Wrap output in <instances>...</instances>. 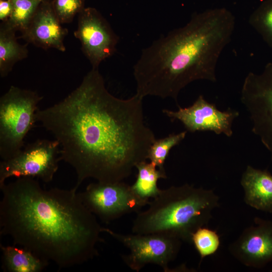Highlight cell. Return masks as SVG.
<instances>
[{
    "label": "cell",
    "mask_w": 272,
    "mask_h": 272,
    "mask_svg": "<svg viewBox=\"0 0 272 272\" xmlns=\"http://www.w3.org/2000/svg\"><path fill=\"white\" fill-rule=\"evenodd\" d=\"M136 181L131 186L135 193L142 199L150 202L159 193L161 189L157 186V181L161 178H167L165 170H161L151 163L144 161L138 163Z\"/></svg>",
    "instance_id": "obj_17"
},
{
    "label": "cell",
    "mask_w": 272,
    "mask_h": 272,
    "mask_svg": "<svg viewBox=\"0 0 272 272\" xmlns=\"http://www.w3.org/2000/svg\"><path fill=\"white\" fill-rule=\"evenodd\" d=\"M240 183L246 205L256 210L272 213V175L267 169L262 170L248 165Z\"/></svg>",
    "instance_id": "obj_14"
},
{
    "label": "cell",
    "mask_w": 272,
    "mask_h": 272,
    "mask_svg": "<svg viewBox=\"0 0 272 272\" xmlns=\"http://www.w3.org/2000/svg\"><path fill=\"white\" fill-rule=\"evenodd\" d=\"M56 16L51 2L44 0L39 5L27 29L21 37L37 47L65 51L64 39L67 30Z\"/></svg>",
    "instance_id": "obj_13"
},
{
    "label": "cell",
    "mask_w": 272,
    "mask_h": 272,
    "mask_svg": "<svg viewBox=\"0 0 272 272\" xmlns=\"http://www.w3.org/2000/svg\"><path fill=\"white\" fill-rule=\"evenodd\" d=\"M74 36L79 40L82 51L92 68L115 52L118 36L107 20L96 9L85 8L79 14L78 27Z\"/></svg>",
    "instance_id": "obj_10"
},
{
    "label": "cell",
    "mask_w": 272,
    "mask_h": 272,
    "mask_svg": "<svg viewBox=\"0 0 272 272\" xmlns=\"http://www.w3.org/2000/svg\"><path fill=\"white\" fill-rule=\"evenodd\" d=\"M143 99L137 93L127 99L114 96L92 68L64 99L37 110V121L53 135L61 160L76 171L75 191L88 178L123 181L148 159L156 139L144 122Z\"/></svg>",
    "instance_id": "obj_1"
},
{
    "label": "cell",
    "mask_w": 272,
    "mask_h": 272,
    "mask_svg": "<svg viewBox=\"0 0 272 272\" xmlns=\"http://www.w3.org/2000/svg\"><path fill=\"white\" fill-rule=\"evenodd\" d=\"M61 160L60 146L56 140H37L28 144L16 156L0 162V187L9 178L36 177L51 182Z\"/></svg>",
    "instance_id": "obj_8"
},
{
    "label": "cell",
    "mask_w": 272,
    "mask_h": 272,
    "mask_svg": "<svg viewBox=\"0 0 272 272\" xmlns=\"http://www.w3.org/2000/svg\"><path fill=\"white\" fill-rule=\"evenodd\" d=\"M243 265L261 268L272 261V221L255 217L228 247Z\"/></svg>",
    "instance_id": "obj_12"
},
{
    "label": "cell",
    "mask_w": 272,
    "mask_h": 272,
    "mask_svg": "<svg viewBox=\"0 0 272 272\" xmlns=\"http://www.w3.org/2000/svg\"><path fill=\"white\" fill-rule=\"evenodd\" d=\"M148 205L133 221L132 233L165 234L192 243V234L208 225L219 206V197L212 189L186 183L161 189Z\"/></svg>",
    "instance_id": "obj_4"
},
{
    "label": "cell",
    "mask_w": 272,
    "mask_h": 272,
    "mask_svg": "<svg viewBox=\"0 0 272 272\" xmlns=\"http://www.w3.org/2000/svg\"><path fill=\"white\" fill-rule=\"evenodd\" d=\"M240 100L249 114L252 131L259 137L272 159V62L260 74H248Z\"/></svg>",
    "instance_id": "obj_9"
},
{
    "label": "cell",
    "mask_w": 272,
    "mask_h": 272,
    "mask_svg": "<svg viewBox=\"0 0 272 272\" xmlns=\"http://www.w3.org/2000/svg\"><path fill=\"white\" fill-rule=\"evenodd\" d=\"M191 242L198 253L200 259L213 255L220 245V237L216 231L203 226L192 234Z\"/></svg>",
    "instance_id": "obj_21"
},
{
    "label": "cell",
    "mask_w": 272,
    "mask_h": 272,
    "mask_svg": "<svg viewBox=\"0 0 272 272\" xmlns=\"http://www.w3.org/2000/svg\"><path fill=\"white\" fill-rule=\"evenodd\" d=\"M43 1L11 0L12 13L9 20L4 23L16 31L24 32Z\"/></svg>",
    "instance_id": "obj_18"
},
{
    "label": "cell",
    "mask_w": 272,
    "mask_h": 272,
    "mask_svg": "<svg viewBox=\"0 0 272 272\" xmlns=\"http://www.w3.org/2000/svg\"><path fill=\"white\" fill-rule=\"evenodd\" d=\"M235 19L227 9L193 14L184 26L162 36L142 50L133 66L137 94L173 98L197 80L216 82L218 61L230 42Z\"/></svg>",
    "instance_id": "obj_3"
},
{
    "label": "cell",
    "mask_w": 272,
    "mask_h": 272,
    "mask_svg": "<svg viewBox=\"0 0 272 272\" xmlns=\"http://www.w3.org/2000/svg\"><path fill=\"white\" fill-rule=\"evenodd\" d=\"M0 235L59 268L83 264L98 254L101 228L73 188L45 189L21 177L0 187Z\"/></svg>",
    "instance_id": "obj_2"
},
{
    "label": "cell",
    "mask_w": 272,
    "mask_h": 272,
    "mask_svg": "<svg viewBox=\"0 0 272 272\" xmlns=\"http://www.w3.org/2000/svg\"><path fill=\"white\" fill-rule=\"evenodd\" d=\"M78 194L87 209L106 223L126 214L138 213L150 202L138 196L131 186L123 181L91 183Z\"/></svg>",
    "instance_id": "obj_7"
},
{
    "label": "cell",
    "mask_w": 272,
    "mask_h": 272,
    "mask_svg": "<svg viewBox=\"0 0 272 272\" xmlns=\"http://www.w3.org/2000/svg\"><path fill=\"white\" fill-rule=\"evenodd\" d=\"M43 97L37 92L11 86L0 98V156L10 159L24 146V139L34 127L38 105Z\"/></svg>",
    "instance_id": "obj_5"
},
{
    "label": "cell",
    "mask_w": 272,
    "mask_h": 272,
    "mask_svg": "<svg viewBox=\"0 0 272 272\" xmlns=\"http://www.w3.org/2000/svg\"><path fill=\"white\" fill-rule=\"evenodd\" d=\"M16 31L4 23L0 27V75L3 78L12 71L14 64L27 57L26 45L20 44Z\"/></svg>",
    "instance_id": "obj_16"
},
{
    "label": "cell",
    "mask_w": 272,
    "mask_h": 272,
    "mask_svg": "<svg viewBox=\"0 0 272 272\" xmlns=\"http://www.w3.org/2000/svg\"><path fill=\"white\" fill-rule=\"evenodd\" d=\"M186 133L185 130L177 134H170L163 139H156L149 150L147 159L158 168L165 170L164 163L170 151L185 138Z\"/></svg>",
    "instance_id": "obj_20"
},
{
    "label": "cell",
    "mask_w": 272,
    "mask_h": 272,
    "mask_svg": "<svg viewBox=\"0 0 272 272\" xmlns=\"http://www.w3.org/2000/svg\"><path fill=\"white\" fill-rule=\"evenodd\" d=\"M53 10L62 24L71 22L84 7V0H53Z\"/></svg>",
    "instance_id": "obj_22"
},
{
    "label": "cell",
    "mask_w": 272,
    "mask_h": 272,
    "mask_svg": "<svg viewBox=\"0 0 272 272\" xmlns=\"http://www.w3.org/2000/svg\"><path fill=\"white\" fill-rule=\"evenodd\" d=\"M106 232L129 249L127 254L122 255L124 262L131 269L140 271L148 264L161 267L169 271L168 265L178 254L182 241L175 237L161 233L148 234H122L102 227Z\"/></svg>",
    "instance_id": "obj_6"
},
{
    "label": "cell",
    "mask_w": 272,
    "mask_h": 272,
    "mask_svg": "<svg viewBox=\"0 0 272 272\" xmlns=\"http://www.w3.org/2000/svg\"><path fill=\"white\" fill-rule=\"evenodd\" d=\"M163 112L172 120L180 121L187 131H212L228 137L232 135V123L239 115L238 111L231 108L219 110L215 104L208 102L201 95L189 107L179 106L177 111L164 109Z\"/></svg>",
    "instance_id": "obj_11"
},
{
    "label": "cell",
    "mask_w": 272,
    "mask_h": 272,
    "mask_svg": "<svg viewBox=\"0 0 272 272\" xmlns=\"http://www.w3.org/2000/svg\"><path fill=\"white\" fill-rule=\"evenodd\" d=\"M13 6L11 0H0V20L1 23L7 22L11 16Z\"/></svg>",
    "instance_id": "obj_23"
},
{
    "label": "cell",
    "mask_w": 272,
    "mask_h": 272,
    "mask_svg": "<svg viewBox=\"0 0 272 272\" xmlns=\"http://www.w3.org/2000/svg\"><path fill=\"white\" fill-rule=\"evenodd\" d=\"M249 25L272 48V0H264L249 18Z\"/></svg>",
    "instance_id": "obj_19"
},
{
    "label": "cell",
    "mask_w": 272,
    "mask_h": 272,
    "mask_svg": "<svg viewBox=\"0 0 272 272\" xmlns=\"http://www.w3.org/2000/svg\"><path fill=\"white\" fill-rule=\"evenodd\" d=\"M0 247L4 271L40 272L48 265V262L24 247L2 244Z\"/></svg>",
    "instance_id": "obj_15"
}]
</instances>
